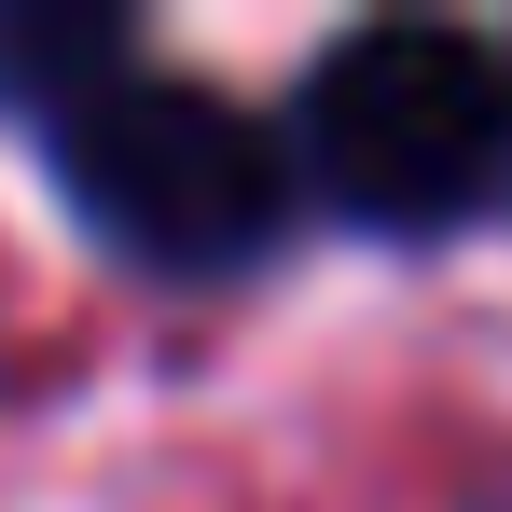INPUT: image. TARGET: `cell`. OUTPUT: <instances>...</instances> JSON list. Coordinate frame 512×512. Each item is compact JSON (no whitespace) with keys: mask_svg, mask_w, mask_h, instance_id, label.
Returning <instances> with one entry per match:
<instances>
[{"mask_svg":"<svg viewBox=\"0 0 512 512\" xmlns=\"http://www.w3.org/2000/svg\"><path fill=\"white\" fill-rule=\"evenodd\" d=\"M125 70H139V42H125V14H97V0L0 14V111H28V125H70V111L111 97Z\"/></svg>","mask_w":512,"mask_h":512,"instance_id":"3957f363","label":"cell"},{"mask_svg":"<svg viewBox=\"0 0 512 512\" xmlns=\"http://www.w3.org/2000/svg\"><path fill=\"white\" fill-rule=\"evenodd\" d=\"M56 180L153 277H236L291 222V153L263 139V111H236L222 84H180V70H125L111 97H84L56 125Z\"/></svg>","mask_w":512,"mask_h":512,"instance_id":"7a4b0ae2","label":"cell"},{"mask_svg":"<svg viewBox=\"0 0 512 512\" xmlns=\"http://www.w3.org/2000/svg\"><path fill=\"white\" fill-rule=\"evenodd\" d=\"M305 180L374 236H443L512 180V70L471 28H346L305 70Z\"/></svg>","mask_w":512,"mask_h":512,"instance_id":"6da1fadb","label":"cell"},{"mask_svg":"<svg viewBox=\"0 0 512 512\" xmlns=\"http://www.w3.org/2000/svg\"><path fill=\"white\" fill-rule=\"evenodd\" d=\"M499 70H512V56H499Z\"/></svg>","mask_w":512,"mask_h":512,"instance_id":"277c9868","label":"cell"}]
</instances>
